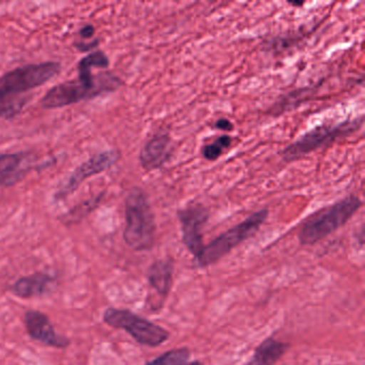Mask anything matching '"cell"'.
Returning a JSON list of instances; mask_svg holds the SVG:
<instances>
[{
	"instance_id": "cell-1",
	"label": "cell",
	"mask_w": 365,
	"mask_h": 365,
	"mask_svg": "<svg viewBox=\"0 0 365 365\" xmlns=\"http://www.w3.org/2000/svg\"><path fill=\"white\" fill-rule=\"evenodd\" d=\"M59 63H37L24 66L8 72L0 78V118L18 116L26 106L25 93L52 80L61 72Z\"/></svg>"
},
{
	"instance_id": "cell-2",
	"label": "cell",
	"mask_w": 365,
	"mask_h": 365,
	"mask_svg": "<svg viewBox=\"0 0 365 365\" xmlns=\"http://www.w3.org/2000/svg\"><path fill=\"white\" fill-rule=\"evenodd\" d=\"M78 80L69 81L57 85L51 89L42 99L41 106L46 110L65 108L78 103L84 100H91L99 96L110 93L121 86L118 76L104 72L93 76V68L81 61L78 65Z\"/></svg>"
},
{
	"instance_id": "cell-3",
	"label": "cell",
	"mask_w": 365,
	"mask_h": 365,
	"mask_svg": "<svg viewBox=\"0 0 365 365\" xmlns=\"http://www.w3.org/2000/svg\"><path fill=\"white\" fill-rule=\"evenodd\" d=\"M155 215L146 193L133 187L125 198V243L134 251H149L155 245Z\"/></svg>"
},
{
	"instance_id": "cell-4",
	"label": "cell",
	"mask_w": 365,
	"mask_h": 365,
	"mask_svg": "<svg viewBox=\"0 0 365 365\" xmlns=\"http://www.w3.org/2000/svg\"><path fill=\"white\" fill-rule=\"evenodd\" d=\"M362 206L359 196L348 195L309 217L301 228V245H313L343 227Z\"/></svg>"
},
{
	"instance_id": "cell-5",
	"label": "cell",
	"mask_w": 365,
	"mask_h": 365,
	"mask_svg": "<svg viewBox=\"0 0 365 365\" xmlns=\"http://www.w3.org/2000/svg\"><path fill=\"white\" fill-rule=\"evenodd\" d=\"M362 119L345 120L337 125H322L314 128L286 147L282 153V157L286 162H294L303 159L314 151L319 150L341 138H347L358 131L362 125Z\"/></svg>"
},
{
	"instance_id": "cell-6",
	"label": "cell",
	"mask_w": 365,
	"mask_h": 365,
	"mask_svg": "<svg viewBox=\"0 0 365 365\" xmlns=\"http://www.w3.org/2000/svg\"><path fill=\"white\" fill-rule=\"evenodd\" d=\"M268 217V209H262L250 215L238 225L220 235L209 245H205L202 253L195 258L198 266L204 268L219 262L224 256L230 253L235 247L254 236Z\"/></svg>"
},
{
	"instance_id": "cell-7",
	"label": "cell",
	"mask_w": 365,
	"mask_h": 365,
	"mask_svg": "<svg viewBox=\"0 0 365 365\" xmlns=\"http://www.w3.org/2000/svg\"><path fill=\"white\" fill-rule=\"evenodd\" d=\"M106 324L115 329H121L129 333L140 345L157 347L168 341L170 333L159 324H153L146 318L129 309L108 307L103 314Z\"/></svg>"
},
{
	"instance_id": "cell-8",
	"label": "cell",
	"mask_w": 365,
	"mask_h": 365,
	"mask_svg": "<svg viewBox=\"0 0 365 365\" xmlns=\"http://www.w3.org/2000/svg\"><path fill=\"white\" fill-rule=\"evenodd\" d=\"M180 222L182 240L190 253L198 257L204 249L202 230L209 219V211L200 204L187 205L177 212Z\"/></svg>"
},
{
	"instance_id": "cell-9",
	"label": "cell",
	"mask_w": 365,
	"mask_h": 365,
	"mask_svg": "<svg viewBox=\"0 0 365 365\" xmlns=\"http://www.w3.org/2000/svg\"><path fill=\"white\" fill-rule=\"evenodd\" d=\"M118 160L119 153L115 150L104 151L99 155H93L88 161L85 162L74 170L67 182L56 194V198L61 200V198L67 197L68 195L73 193L87 178L110 170Z\"/></svg>"
},
{
	"instance_id": "cell-10",
	"label": "cell",
	"mask_w": 365,
	"mask_h": 365,
	"mask_svg": "<svg viewBox=\"0 0 365 365\" xmlns=\"http://www.w3.org/2000/svg\"><path fill=\"white\" fill-rule=\"evenodd\" d=\"M24 324L31 339L50 347L66 349L71 344L68 337L57 333L46 314L29 309L24 315Z\"/></svg>"
},
{
	"instance_id": "cell-11",
	"label": "cell",
	"mask_w": 365,
	"mask_h": 365,
	"mask_svg": "<svg viewBox=\"0 0 365 365\" xmlns=\"http://www.w3.org/2000/svg\"><path fill=\"white\" fill-rule=\"evenodd\" d=\"M33 155L27 153L0 155V185L14 187L23 180L34 168Z\"/></svg>"
},
{
	"instance_id": "cell-12",
	"label": "cell",
	"mask_w": 365,
	"mask_h": 365,
	"mask_svg": "<svg viewBox=\"0 0 365 365\" xmlns=\"http://www.w3.org/2000/svg\"><path fill=\"white\" fill-rule=\"evenodd\" d=\"M172 138L166 133H158L151 138L140 150V162L147 172L159 170L172 157Z\"/></svg>"
},
{
	"instance_id": "cell-13",
	"label": "cell",
	"mask_w": 365,
	"mask_h": 365,
	"mask_svg": "<svg viewBox=\"0 0 365 365\" xmlns=\"http://www.w3.org/2000/svg\"><path fill=\"white\" fill-rule=\"evenodd\" d=\"M55 277L44 272H36L21 277L11 286V292L20 298L31 299L43 296L52 288Z\"/></svg>"
},
{
	"instance_id": "cell-14",
	"label": "cell",
	"mask_w": 365,
	"mask_h": 365,
	"mask_svg": "<svg viewBox=\"0 0 365 365\" xmlns=\"http://www.w3.org/2000/svg\"><path fill=\"white\" fill-rule=\"evenodd\" d=\"M173 274H174V262L170 258L157 260L149 268L147 277L149 284L158 294L166 297L170 294L173 285Z\"/></svg>"
},
{
	"instance_id": "cell-15",
	"label": "cell",
	"mask_w": 365,
	"mask_h": 365,
	"mask_svg": "<svg viewBox=\"0 0 365 365\" xmlns=\"http://www.w3.org/2000/svg\"><path fill=\"white\" fill-rule=\"evenodd\" d=\"M288 348V344L268 337L256 348L251 360L245 365H274Z\"/></svg>"
},
{
	"instance_id": "cell-16",
	"label": "cell",
	"mask_w": 365,
	"mask_h": 365,
	"mask_svg": "<svg viewBox=\"0 0 365 365\" xmlns=\"http://www.w3.org/2000/svg\"><path fill=\"white\" fill-rule=\"evenodd\" d=\"M190 356L191 352L187 347L178 348L165 352L145 365H204L198 361L190 362Z\"/></svg>"
},
{
	"instance_id": "cell-17",
	"label": "cell",
	"mask_w": 365,
	"mask_h": 365,
	"mask_svg": "<svg viewBox=\"0 0 365 365\" xmlns=\"http://www.w3.org/2000/svg\"><path fill=\"white\" fill-rule=\"evenodd\" d=\"M232 138L230 135L219 136L217 140H213L210 144L205 145L202 148V157L207 161H217L223 153L232 146Z\"/></svg>"
},
{
	"instance_id": "cell-18",
	"label": "cell",
	"mask_w": 365,
	"mask_h": 365,
	"mask_svg": "<svg viewBox=\"0 0 365 365\" xmlns=\"http://www.w3.org/2000/svg\"><path fill=\"white\" fill-rule=\"evenodd\" d=\"M215 127L217 130H222V131H232L234 130V125L230 119L221 118L215 123Z\"/></svg>"
},
{
	"instance_id": "cell-19",
	"label": "cell",
	"mask_w": 365,
	"mask_h": 365,
	"mask_svg": "<svg viewBox=\"0 0 365 365\" xmlns=\"http://www.w3.org/2000/svg\"><path fill=\"white\" fill-rule=\"evenodd\" d=\"M93 34H95V27L91 26V25H87L84 29H81L80 35L84 39H89V38L93 37Z\"/></svg>"
}]
</instances>
